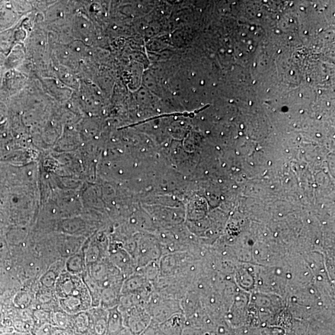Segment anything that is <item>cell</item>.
Returning <instances> with one entry per match:
<instances>
[{"instance_id": "277c9868", "label": "cell", "mask_w": 335, "mask_h": 335, "mask_svg": "<svg viewBox=\"0 0 335 335\" xmlns=\"http://www.w3.org/2000/svg\"><path fill=\"white\" fill-rule=\"evenodd\" d=\"M88 321L84 316H80L75 322V325L77 330L80 331H84L88 327Z\"/></svg>"}, {"instance_id": "5b68a950", "label": "cell", "mask_w": 335, "mask_h": 335, "mask_svg": "<svg viewBox=\"0 0 335 335\" xmlns=\"http://www.w3.org/2000/svg\"><path fill=\"white\" fill-rule=\"evenodd\" d=\"M50 332V327L49 325L46 324L43 325L40 329L37 330L36 335H48Z\"/></svg>"}, {"instance_id": "7a4b0ae2", "label": "cell", "mask_w": 335, "mask_h": 335, "mask_svg": "<svg viewBox=\"0 0 335 335\" xmlns=\"http://www.w3.org/2000/svg\"><path fill=\"white\" fill-rule=\"evenodd\" d=\"M110 262L121 272L125 279L132 275L137 270L134 259L127 252L113 251L110 256Z\"/></svg>"}, {"instance_id": "3957f363", "label": "cell", "mask_w": 335, "mask_h": 335, "mask_svg": "<svg viewBox=\"0 0 335 335\" xmlns=\"http://www.w3.org/2000/svg\"><path fill=\"white\" fill-rule=\"evenodd\" d=\"M67 267L69 270L73 273H81L84 271V263L82 256L73 257L68 263Z\"/></svg>"}, {"instance_id": "6da1fadb", "label": "cell", "mask_w": 335, "mask_h": 335, "mask_svg": "<svg viewBox=\"0 0 335 335\" xmlns=\"http://www.w3.org/2000/svg\"><path fill=\"white\" fill-rule=\"evenodd\" d=\"M56 291L63 309L69 314L84 311L92 305L88 288L77 276L69 273L61 274L57 281Z\"/></svg>"}]
</instances>
